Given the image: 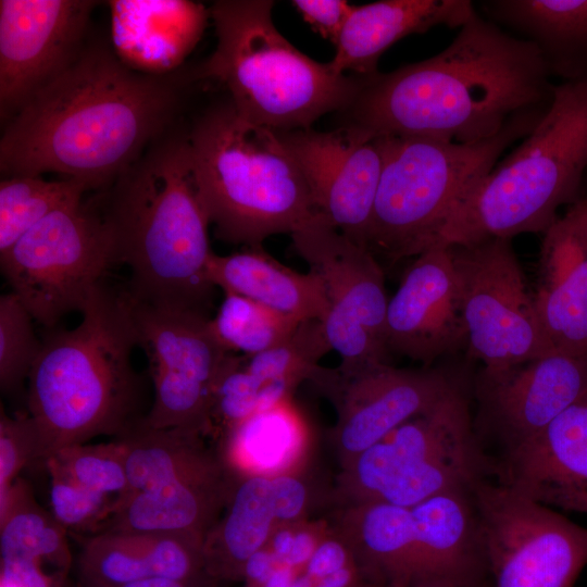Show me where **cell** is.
Wrapping results in <instances>:
<instances>
[{
	"mask_svg": "<svg viewBox=\"0 0 587 587\" xmlns=\"http://www.w3.org/2000/svg\"><path fill=\"white\" fill-rule=\"evenodd\" d=\"M302 323V322H301ZM300 323L248 298L224 292L211 329L228 352L253 355L286 340Z\"/></svg>",
	"mask_w": 587,
	"mask_h": 587,
	"instance_id": "cell-32",
	"label": "cell"
},
{
	"mask_svg": "<svg viewBox=\"0 0 587 587\" xmlns=\"http://www.w3.org/2000/svg\"><path fill=\"white\" fill-rule=\"evenodd\" d=\"M72 329L51 328L28 375V415L39 461L99 435H123L135 415L138 347L126 288L101 284Z\"/></svg>",
	"mask_w": 587,
	"mask_h": 587,
	"instance_id": "cell-4",
	"label": "cell"
},
{
	"mask_svg": "<svg viewBox=\"0 0 587 587\" xmlns=\"http://www.w3.org/2000/svg\"><path fill=\"white\" fill-rule=\"evenodd\" d=\"M87 186L73 178L3 177L0 182V254L53 212L84 200Z\"/></svg>",
	"mask_w": 587,
	"mask_h": 587,
	"instance_id": "cell-31",
	"label": "cell"
},
{
	"mask_svg": "<svg viewBox=\"0 0 587 587\" xmlns=\"http://www.w3.org/2000/svg\"><path fill=\"white\" fill-rule=\"evenodd\" d=\"M279 564L267 547L258 550L245 564L242 579L246 587H261Z\"/></svg>",
	"mask_w": 587,
	"mask_h": 587,
	"instance_id": "cell-43",
	"label": "cell"
},
{
	"mask_svg": "<svg viewBox=\"0 0 587 587\" xmlns=\"http://www.w3.org/2000/svg\"><path fill=\"white\" fill-rule=\"evenodd\" d=\"M39 460L37 435L28 414L10 416L0 410V501L20 478L21 471Z\"/></svg>",
	"mask_w": 587,
	"mask_h": 587,
	"instance_id": "cell-39",
	"label": "cell"
},
{
	"mask_svg": "<svg viewBox=\"0 0 587 587\" xmlns=\"http://www.w3.org/2000/svg\"><path fill=\"white\" fill-rule=\"evenodd\" d=\"M45 465L50 476L51 514L58 523L66 532L99 533L117 499L84 488L49 461Z\"/></svg>",
	"mask_w": 587,
	"mask_h": 587,
	"instance_id": "cell-38",
	"label": "cell"
},
{
	"mask_svg": "<svg viewBox=\"0 0 587 587\" xmlns=\"http://www.w3.org/2000/svg\"><path fill=\"white\" fill-rule=\"evenodd\" d=\"M34 317L14 292L0 298V385L4 392L18 390L39 354Z\"/></svg>",
	"mask_w": 587,
	"mask_h": 587,
	"instance_id": "cell-37",
	"label": "cell"
},
{
	"mask_svg": "<svg viewBox=\"0 0 587 587\" xmlns=\"http://www.w3.org/2000/svg\"><path fill=\"white\" fill-rule=\"evenodd\" d=\"M554 88L533 43L475 12L438 54L359 76L357 93L340 114L342 125L373 137L476 143L547 112Z\"/></svg>",
	"mask_w": 587,
	"mask_h": 587,
	"instance_id": "cell-2",
	"label": "cell"
},
{
	"mask_svg": "<svg viewBox=\"0 0 587 587\" xmlns=\"http://www.w3.org/2000/svg\"><path fill=\"white\" fill-rule=\"evenodd\" d=\"M299 573L290 565L279 564L261 587H290Z\"/></svg>",
	"mask_w": 587,
	"mask_h": 587,
	"instance_id": "cell-48",
	"label": "cell"
},
{
	"mask_svg": "<svg viewBox=\"0 0 587 587\" xmlns=\"http://www.w3.org/2000/svg\"><path fill=\"white\" fill-rule=\"evenodd\" d=\"M291 389L279 383L263 384L242 364V355L230 353L217 382L211 411L232 432L253 414L288 399Z\"/></svg>",
	"mask_w": 587,
	"mask_h": 587,
	"instance_id": "cell-35",
	"label": "cell"
},
{
	"mask_svg": "<svg viewBox=\"0 0 587 587\" xmlns=\"http://www.w3.org/2000/svg\"><path fill=\"white\" fill-rule=\"evenodd\" d=\"M388 353L429 367L466 348L459 288L449 246L434 245L416 255L389 299L385 322Z\"/></svg>",
	"mask_w": 587,
	"mask_h": 587,
	"instance_id": "cell-19",
	"label": "cell"
},
{
	"mask_svg": "<svg viewBox=\"0 0 587 587\" xmlns=\"http://www.w3.org/2000/svg\"><path fill=\"white\" fill-rule=\"evenodd\" d=\"M475 12L469 0H382L354 5L328 64L337 74L372 75L395 42L436 26L459 29Z\"/></svg>",
	"mask_w": 587,
	"mask_h": 587,
	"instance_id": "cell-25",
	"label": "cell"
},
{
	"mask_svg": "<svg viewBox=\"0 0 587 587\" xmlns=\"http://www.w3.org/2000/svg\"><path fill=\"white\" fill-rule=\"evenodd\" d=\"M83 587H195L193 585L185 584L162 577H148L139 580H134L125 584H99L82 582Z\"/></svg>",
	"mask_w": 587,
	"mask_h": 587,
	"instance_id": "cell-47",
	"label": "cell"
},
{
	"mask_svg": "<svg viewBox=\"0 0 587 587\" xmlns=\"http://www.w3.org/2000/svg\"><path fill=\"white\" fill-rule=\"evenodd\" d=\"M332 348L321 321H305L277 346L253 355H242L245 369L263 384L280 383L294 389L310 379L320 360Z\"/></svg>",
	"mask_w": 587,
	"mask_h": 587,
	"instance_id": "cell-34",
	"label": "cell"
},
{
	"mask_svg": "<svg viewBox=\"0 0 587 587\" xmlns=\"http://www.w3.org/2000/svg\"><path fill=\"white\" fill-rule=\"evenodd\" d=\"M291 4L313 30L334 45L354 8L344 0H294Z\"/></svg>",
	"mask_w": 587,
	"mask_h": 587,
	"instance_id": "cell-40",
	"label": "cell"
},
{
	"mask_svg": "<svg viewBox=\"0 0 587 587\" xmlns=\"http://www.w3.org/2000/svg\"><path fill=\"white\" fill-rule=\"evenodd\" d=\"M234 487L225 467L182 477L117 499L103 530L164 533L202 548Z\"/></svg>",
	"mask_w": 587,
	"mask_h": 587,
	"instance_id": "cell-24",
	"label": "cell"
},
{
	"mask_svg": "<svg viewBox=\"0 0 587 587\" xmlns=\"http://www.w3.org/2000/svg\"><path fill=\"white\" fill-rule=\"evenodd\" d=\"M275 133L296 160L317 214L365 247L384 162L382 137L348 125Z\"/></svg>",
	"mask_w": 587,
	"mask_h": 587,
	"instance_id": "cell-16",
	"label": "cell"
},
{
	"mask_svg": "<svg viewBox=\"0 0 587 587\" xmlns=\"http://www.w3.org/2000/svg\"><path fill=\"white\" fill-rule=\"evenodd\" d=\"M232 433L247 462L258 471L283 467L301 445L304 423L288 399L258 412Z\"/></svg>",
	"mask_w": 587,
	"mask_h": 587,
	"instance_id": "cell-33",
	"label": "cell"
},
{
	"mask_svg": "<svg viewBox=\"0 0 587 587\" xmlns=\"http://www.w3.org/2000/svg\"><path fill=\"white\" fill-rule=\"evenodd\" d=\"M434 587H490V585L483 583V584L473 585V586H462V585H439V586H434Z\"/></svg>",
	"mask_w": 587,
	"mask_h": 587,
	"instance_id": "cell-50",
	"label": "cell"
},
{
	"mask_svg": "<svg viewBox=\"0 0 587 587\" xmlns=\"http://www.w3.org/2000/svg\"><path fill=\"white\" fill-rule=\"evenodd\" d=\"M586 174L587 79L561 82L537 126L466 192L435 245L544 234L582 198Z\"/></svg>",
	"mask_w": 587,
	"mask_h": 587,
	"instance_id": "cell-6",
	"label": "cell"
},
{
	"mask_svg": "<svg viewBox=\"0 0 587 587\" xmlns=\"http://www.w3.org/2000/svg\"><path fill=\"white\" fill-rule=\"evenodd\" d=\"M196 563L195 550L184 538L164 533L103 530L82 547V582L125 584L148 577L186 580Z\"/></svg>",
	"mask_w": 587,
	"mask_h": 587,
	"instance_id": "cell-29",
	"label": "cell"
},
{
	"mask_svg": "<svg viewBox=\"0 0 587 587\" xmlns=\"http://www.w3.org/2000/svg\"><path fill=\"white\" fill-rule=\"evenodd\" d=\"M471 495L490 587H574L587 565V528L484 477Z\"/></svg>",
	"mask_w": 587,
	"mask_h": 587,
	"instance_id": "cell-11",
	"label": "cell"
},
{
	"mask_svg": "<svg viewBox=\"0 0 587 587\" xmlns=\"http://www.w3.org/2000/svg\"><path fill=\"white\" fill-rule=\"evenodd\" d=\"M311 379L336 400L338 440L355 457L458 387L440 370L396 369L388 363L350 372L319 366Z\"/></svg>",
	"mask_w": 587,
	"mask_h": 587,
	"instance_id": "cell-17",
	"label": "cell"
},
{
	"mask_svg": "<svg viewBox=\"0 0 587 587\" xmlns=\"http://www.w3.org/2000/svg\"><path fill=\"white\" fill-rule=\"evenodd\" d=\"M449 247L471 358L484 367L502 369L554 351L527 291L512 239Z\"/></svg>",
	"mask_w": 587,
	"mask_h": 587,
	"instance_id": "cell-13",
	"label": "cell"
},
{
	"mask_svg": "<svg viewBox=\"0 0 587 587\" xmlns=\"http://www.w3.org/2000/svg\"><path fill=\"white\" fill-rule=\"evenodd\" d=\"M129 300L138 347L148 358L154 385L152 407L141 423L154 429L204 433L211 424L217 382L230 355L216 340L211 316L130 296Z\"/></svg>",
	"mask_w": 587,
	"mask_h": 587,
	"instance_id": "cell-12",
	"label": "cell"
},
{
	"mask_svg": "<svg viewBox=\"0 0 587 587\" xmlns=\"http://www.w3.org/2000/svg\"><path fill=\"white\" fill-rule=\"evenodd\" d=\"M315 582L304 572L298 574L290 587H314Z\"/></svg>",
	"mask_w": 587,
	"mask_h": 587,
	"instance_id": "cell-49",
	"label": "cell"
},
{
	"mask_svg": "<svg viewBox=\"0 0 587 587\" xmlns=\"http://www.w3.org/2000/svg\"><path fill=\"white\" fill-rule=\"evenodd\" d=\"M272 492L278 522L297 519L305 504V489L298 479L278 475L271 477Z\"/></svg>",
	"mask_w": 587,
	"mask_h": 587,
	"instance_id": "cell-41",
	"label": "cell"
},
{
	"mask_svg": "<svg viewBox=\"0 0 587 587\" xmlns=\"http://www.w3.org/2000/svg\"><path fill=\"white\" fill-rule=\"evenodd\" d=\"M202 199L216 238L262 247L319 214L305 179L278 135L241 117L225 95L189 117Z\"/></svg>",
	"mask_w": 587,
	"mask_h": 587,
	"instance_id": "cell-5",
	"label": "cell"
},
{
	"mask_svg": "<svg viewBox=\"0 0 587 587\" xmlns=\"http://www.w3.org/2000/svg\"><path fill=\"white\" fill-rule=\"evenodd\" d=\"M98 1H0V118L5 125L67 70L89 40Z\"/></svg>",
	"mask_w": 587,
	"mask_h": 587,
	"instance_id": "cell-15",
	"label": "cell"
},
{
	"mask_svg": "<svg viewBox=\"0 0 587 587\" xmlns=\"http://www.w3.org/2000/svg\"><path fill=\"white\" fill-rule=\"evenodd\" d=\"M533 300L554 351L587 352V199L583 196L544 233Z\"/></svg>",
	"mask_w": 587,
	"mask_h": 587,
	"instance_id": "cell-21",
	"label": "cell"
},
{
	"mask_svg": "<svg viewBox=\"0 0 587 587\" xmlns=\"http://www.w3.org/2000/svg\"><path fill=\"white\" fill-rule=\"evenodd\" d=\"M546 113L520 118L496 137L460 143L424 137H382L384 162L365 247L379 261L396 263L433 247L466 192Z\"/></svg>",
	"mask_w": 587,
	"mask_h": 587,
	"instance_id": "cell-8",
	"label": "cell"
},
{
	"mask_svg": "<svg viewBox=\"0 0 587 587\" xmlns=\"http://www.w3.org/2000/svg\"><path fill=\"white\" fill-rule=\"evenodd\" d=\"M487 20L540 52L552 77L587 79V0H488Z\"/></svg>",
	"mask_w": 587,
	"mask_h": 587,
	"instance_id": "cell-28",
	"label": "cell"
},
{
	"mask_svg": "<svg viewBox=\"0 0 587 587\" xmlns=\"http://www.w3.org/2000/svg\"><path fill=\"white\" fill-rule=\"evenodd\" d=\"M111 45L128 67L146 74L175 72L200 40L209 10L186 0H112Z\"/></svg>",
	"mask_w": 587,
	"mask_h": 587,
	"instance_id": "cell-23",
	"label": "cell"
},
{
	"mask_svg": "<svg viewBox=\"0 0 587 587\" xmlns=\"http://www.w3.org/2000/svg\"><path fill=\"white\" fill-rule=\"evenodd\" d=\"M501 482L552 509L587 514V392L541 432L505 450Z\"/></svg>",
	"mask_w": 587,
	"mask_h": 587,
	"instance_id": "cell-20",
	"label": "cell"
},
{
	"mask_svg": "<svg viewBox=\"0 0 587 587\" xmlns=\"http://www.w3.org/2000/svg\"><path fill=\"white\" fill-rule=\"evenodd\" d=\"M47 461L91 491L120 499L128 490L126 451L121 439L109 444L70 446Z\"/></svg>",
	"mask_w": 587,
	"mask_h": 587,
	"instance_id": "cell-36",
	"label": "cell"
},
{
	"mask_svg": "<svg viewBox=\"0 0 587 587\" xmlns=\"http://www.w3.org/2000/svg\"><path fill=\"white\" fill-rule=\"evenodd\" d=\"M411 511L414 544L409 587L485 583L487 566L471 487L439 492Z\"/></svg>",
	"mask_w": 587,
	"mask_h": 587,
	"instance_id": "cell-22",
	"label": "cell"
},
{
	"mask_svg": "<svg viewBox=\"0 0 587 587\" xmlns=\"http://www.w3.org/2000/svg\"><path fill=\"white\" fill-rule=\"evenodd\" d=\"M66 533L20 477L0 501L1 586L63 587L72 562Z\"/></svg>",
	"mask_w": 587,
	"mask_h": 587,
	"instance_id": "cell-26",
	"label": "cell"
},
{
	"mask_svg": "<svg viewBox=\"0 0 587 587\" xmlns=\"http://www.w3.org/2000/svg\"><path fill=\"white\" fill-rule=\"evenodd\" d=\"M202 82L196 67L135 71L111 42L87 41L76 61L3 125V177L57 173L100 191L157 139L187 117Z\"/></svg>",
	"mask_w": 587,
	"mask_h": 587,
	"instance_id": "cell-1",
	"label": "cell"
},
{
	"mask_svg": "<svg viewBox=\"0 0 587 587\" xmlns=\"http://www.w3.org/2000/svg\"><path fill=\"white\" fill-rule=\"evenodd\" d=\"M63 587H70V586H66V584L63 586ZM74 587H83L82 584H77L76 586Z\"/></svg>",
	"mask_w": 587,
	"mask_h": 587,
	"instance_id": "cell-52",
	"label": "cell"
},
{
	"mask_svg": "<svg viewBox=\"0 0 587 587\" xmlns=\"http://www.w3.org/2000/svg\"><path fill=\"white\" fill-rule=\"evenodd\" d=\"M353 562L347 548L336 540L319 544L303 571L315 583Z\"/></svg>",
	"mask_w": 587,
	"mask_h": 587,
	"instance_id": "cell-42",
	"label": "cell"
},
{
	"mask_svg": "<svg viewBox=\"0 0 587 587\" xmlns=\"http://www.w3.org/2000/svg\"><path fill=\"white\" fill-rule=\"evenodd\" d=\"M485 460L467 400L458 386L426 412L357 455L355 477L367 501L415 505L439 492L471 487Z\"/></svg>",
	"mask_w": 587,
	"mask_h": 587,
	"instance_id": "cell-10",
	"label": "cell"
},
{
	"mask_svg": "<svg viewBox=\"0 0 587 587\" xmlns=\"http://www.w3.org/2000/svg\"><path fill=\"white\" fill-rule=\"evenodd\" d=\"M366 587H394V586H390V585H384V584H379V583H372L370 584L369 586Z\"/></svg>",
	"mask_w": 587,
	"mask_h": 587,
	"instance_id": "cell-51",
	"label": "cell"
},
{
	"mask_svg": "<svg viewBox=\"0 0 587 587\" xmlns=\"http://www.w3.org/2000/svg\"><path fill=\"white\" fill-rule=\"evenodd\" d=\"M274 1L220 0L209 9L216 34L198 77L220 84L237 113L274 132L311 128L354 98L359 76L335 73L291 45L272 20Z\"/></svg>",
	"mask_w": 587,
	"mask_h": 587,
	"instance_id": "cell-7",
	"label": "cell"
},
{
	"mask_svg": "<svg viewBox=\"0 0 587 587\" xmlns=\"http://www.w3.org/2000/svg\"><path fill=\"white\" fill-rule=\"evenodd\" d=\"M365 575L369 576L362 564L359 565L351 562L339 571L316 582L314 587H366L372 583H366L364 579Z\"/></svg>",
	"mask_w": 587,
	"mask_h": 587,
	"instance_id": "cell-45",
	"label": "cell"
},
{
	"mask_svg": "<svg viewBox=\"0 0 587 587\" xmlns=\"http://www.w3.org/2000/svg\"><path fill=\"white\" fill-rule=\"evenodd\" d=\"M320 542L315 534L310 530L296 532L291 551L284 564L302 572Z\"/></svg>",
	"mask_w": 587,
	"mask_h": 587,
	"instance_id": "cell-44",
	"label": "cell"
},
{
	"mask_svg": "<svg viewBox=\"0 0 587 587\" xmlns=\"http://www.w3.org/2000/svg\"><path fill=\"white\" fill-rule=\"evenodd\" d=\"M296 532L290 528H278L273 532L266 547L273 552L279 563L284 564L289 555Z\"/></svg>",
	"mask_w": 587,
	"mask_h": 587,
	"instance_id": "cell-46",
	"label": "cell"
},
{
	"mask_svg": "<svg viewBox=\"0 0 587 587\" xmlns=\"http://www.w3.org/2000/svg\"><path fill=\"white\" fill-rule=\"evenodd\" d=\"M207 277L224 292L248 298L299 323L322 322L328 311L325 289L316 274L297 272L262 247L226 255L212 252Z\"/></svg>",
	"mask_w": 587,
	"mask_h": 587,
	"instance_id": "cell-27",
	"label": "cell"
},
{
	"mask_svg": "<svg viewBox=\"0 0 587 587\" xmlns=\"http://www.w3.org/2000/svg\"><path fill=\"white\" fill-rule=\"evenodd\" d=\"M137 301L210 315V220L189 140V117L93 195Z\"/></svg>",
	"mask_w": 587,
	"mask_h": 587,
	"instance_id": "cell-3",
	"label": "cell"
},
{
	"mask_svg": "<svg viewBox=\"0 0 587 587\" xmlns=\"http://www.w3.org/2000/svg\"><path fill=\"white\" fill-rule=\"evenodd\" d=\"M290 236L297 253L324 286L328 311L322 325L340 357L338 367L349 372L387 363L389 299L379 261L320 215Z\"/></svg>",
	"mask_w": 587,
	"mask_h": 587,
	"instance_id": "cell-14",
	"label": "cell"
},
{
	"mask_svg": "<svg viewBox=\"0 0 587 587\" xmlns=\"http://www.w3.org/2000/svg\"><path fill=\"white\" fill-rule=\"evenodd\" d=\"M276 522L271 477L257 474L239 483L232 491L223 520L204 538L205 576L242 579L246 562L267 545Z\"/></svg>",
	"mask_w": 587,
	"mask_h": 587,
	"instance_id": "cell-30",
	"label": "cell"
},
{
	"mask_svg": "<svg viewBox=\"0 0 587 587\" xmlns=\"http://www.w3.org/2000/svg\"><path fill=\"white\" fill-rule=\"evenodd\" d=\"M1 272L34 320L46 329L80 312L117 261L92 197L60 209L0 254Z\"/></svg>",
	"mask_w": 587,
	"mask_h": 587,
	"instance_id": "cell-9",
	"label": "cell"
},
{
	"mask_svg": "<svg viewBox=\"0 0 587 587\" xmlns=\"http://www.w3.org/2000/svg\"><path fill=\"white\" fill-rule=\"evenodd\" d=\"M587 392V352L551 351L476 380L480 412L505 450L530 439Z\"/></svg>",
	"mask_w": 587,
	"mask_h": 587,
	"instance_id": "cell-18",
	"label": "cell"
}]
</instances>
